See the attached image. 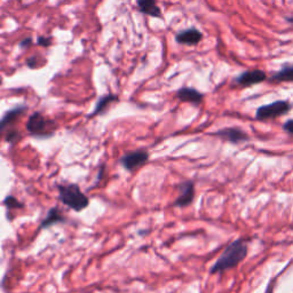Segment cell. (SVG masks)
I'll list each match as a JSON object with an SVG mask.
<instances>
[{"label":"cell","instance_id":"obj_1","mask_svg":"<svg viewBox=\"0 0 293 293\" xmlns=\"http://www.w3.org/2000/svg\"><path fill=\"white\" fill-rule=\"evenodd\" d=\"M247 256V244L244 240H236L223 250L221 256L210 269V274H220L239 266Z\"/></svg>","mask_w":293,"mask_h":293},{"label":"cell","instance_id":"obj_2","mask_svg":"<svg viewBox=\"0 0 293 293\" xmlns=\"http://www.w3.org/2000/svg\"><path fill=\"white\" fill-rule=\"evenodd\" d=\"M58 199L69 209L76 212H81L82 210L87 209L89 205V199L84 192L80 190L78 185H57Z\"/></svg>","mask_w":293,"mask_h":293},{"label":"cell","instance_id":"obj_3","mask_svg":"<svg viewBox=\"0 0 293 293\" xmlns=\"http://www.w3.org/2000/svg\"><path fill=\"white\" fill-rule=\"evenodd\" d=\"M51 123L40 112H33L29 117L27 123V131L29 132L30 135L36 137H50L53 135L52 131H48V125Z\"/></svg>","mask_w":293,"mask_h":293},{"label":"cell","instance_id":"obj_4","mask_svg":"<svg viewBox=\"0 0 293 293\" xmlns=\"http://www.w3.org/2000/svg\"><path fill=\"white\" fill-rule=\"evenodd\" d=\"M289 110H290V105H289L287 101H275L270 103V105L260 107V108L257 110L256 117L257 119L259 120L276 118L278 116L287 113Z\"/></svg>","mask_w":293,"mask_h":293},{"label":"cell","instance_id":"obj_5","mask_svg":"<svg viewBox=\"0 0 293 293\" xmlns=\"http://www.w3.org/2000/svg\"><path fill=\"white\" fill-rule=\"evenodd\" d=\"M148 160H149V153L147 150H134L120 157L119 163L126 171H134L143 166Z\"/></svg>","mask_w":293,"mask_h":293},{"label":"cell","instance_id":"obj_6","mask_svg":"<svg viewBox=\"0 0 293 293\" xmlns=\"http://www.w3.org/2000/svg\"><path fill=\"white\" fill-rule=\"evenodd\" d=\"M179 196L173 203L174 208H186L189 206L195 198V182L192 180H187L181 182L178 186Z\"/></svg>","mask_w":293,"mask_h":293},{"label":"cell","instance_id":"obj_7","mask_svg":"<svg viewBox=\"0 0 293 293\" xmlns=\"http://www.w3.org/2000/svg\"><path fill=\"white\" fill-rule=\"evenodd\" d=\"M210 134L213 136H218L225 141H228L230 143H240L249 140V135L239 127H226V129L219 130L216 132Z\"/></svg>","mask_w":293,"mask_h":293},{"label":"cell","instance_id":"obj_8","mask_svg":"<svg viewBox=\"0 0 293 293\" xmlns=\"http://www.w3.org/2000/svg\"><path fill=\"white\" fill-rule=\"evenodd\" d=\"M203 39V34L199 30L196 29V27H189L187 30L181 31L180 33H178L175 36V41L178 44L182 45H197L201 43Z\"/></svg>","mask_w":293,"mask_h":293},{"label":"cell","instance_id":"obj_9","mask_svg":"<svg viewBox=\"0 0 293 293\" xmlns=\"http://www.w3.org/2000/svg\"><path fill=\"white\" fill-rule=\"evenodd\" d=\"M266 74L261 70L245 71L236 78V82L242 86H252L256 84H260V82L266 80Z\"/></svg>","mask_w":293,"mask_h":293},{"label":"cell","instance_id":"obj_10","mask_svg":"<svg viewBox=\"0 0 293 293\" xmlns=\"http://www.w3.org/2000/svg\"><path fill=\"white\" fill-rule=\"evenodd\" d=\"M177 98L182 102L191 103L194 106H199L204 99V94L192 87H182L177 92Z\"/></svg>","mask_w":293,"mask_h":293},{"label":"cell","instance_id":"obj_11","mask_svg":"<svg viewBox=\"0 0 293 293\" xmlns=\"http://www.w3.org/2000/svg\"><path fill=\"white\" fill-rule=\"evenodd\" d=\"M137 8L139 12L144 14V15L155 17V19H161V10L157 6L156 0H136Z\"/></svg>","mask_w":293,"mask_h":293},{"label":"cell","instance_id":"obj_12","mask_svg":"<svg viewBox=\"0 0 293 293\" xmlns=\"http://www.w3.org/2000/svg\"><path fill=\"white\" fill-rule=\"evenodd\" d=\"M65 221H67V219L64 218L63 214H62L61 210L58 209L57 206H54V208H52L50 211L47 212L46 218H45L43 221L40 222V226H39V228H38V232H40L41 229L48 228V227H51L53 225H56V223L65 222Z\"/></svg>","mask_w":293,"mask_h":293},{"label":"cell","instance_id":"obj_13","mask_svg":"<svg viewBox=\"0 0 293 293\" xmlns=\"http://www.w3.org/2000/svg\"><path fill=\"white\" fill-rule=\"evenodd\" d=\"M117 101H118V96L117 95L108 94V95L102 96V98L99 99L98 103H96L94 111L89 113L87 117L88 118H93V117L98 116V115H100V113H103L105 112V110H107V108H108V106L110 105V103L117 102Z\"/></svg>","mask_w":293,"mask_h":293},{"label":"cell","instance_id":"obj_14","mask_svg":"<svg viewBox=\"0 0 293 293\" xmlns=\"http://www.w3.org/2000/svg\"><path fill=\"white\" fill-rule=\"evenodd\" d=\"M27 109V106H19V107H15V108L8 110V111L3 115L2 119H1V130L2 131L5 130L6 127L9 125V124H12L14 120L17 118V117L23 115V113L26 112Z\"/></svg>","mask_w":293,"mask_h":293},{"label":"cell","instance_id":"obj_15","mask_svg":"<svg viewBox=\"0 0 293 293\" xmlns=\"http://www.w3.org/2000/svg\"><path fill=\"white\" fill-rule=\"evenodd\" d=\"M273 79L277 81H293V67H291V65L284 67L274 76Z\"/></svg>","mask_w":293,"mask_h":293},{"label":"cell","instance_id":"obj_16","mask_svg":"<svg viewBox=\"0 0 293 293\" xmlns=\"http://www.w3.org/2000/svg\"><path fill=\"white\" fill-rule=\"evenodd\" d=\"M3 205L6 206L7 209H23L24 208V204L23 203H21L19 199H16L14 196H7L5 198V201H3Z\"/></svg>","mask_w":293,"mask_h":293},{"label":"cell","instance_id":"obj_17","mask_svg":"<svg viewBox=\"0 0 293 293\" xmlns=\"http://www.w3.org/2000/svg\"><path fill=\"white\" fill-rule=\"evenodd\" d=\"M20 139H21L20 132H17V131H9V132L6 134V141H7V142L15 143Z\"/></svg>","mask_w":293,"mask_h":293},{"label":"cell","instance_id":"obj_18","mask_svg":"<svg viewBox=\"0 0 293 293\" xmlns=\"http://www.w3.org/2000/svg\"><path fill=\"white\" fill-rule=\"evenodd\" d=\"M37 44L43 47H50L52 45V38L51 37H38Z\"/></svg>","mask_w":293,"mask_h":293},{"label":"cell","instance_id":"obj_19","mask_svg":"<svg viewBox=\"0 0 293 293\" xmlns=\"http://www.w3.org/2000/svg\"><path fill=\"white\" fill-rule=\"evenodd\" d=\"M31 45H32V38L31 37H27L26 39H23L21 43L19 44V46L21 48H27V47H30Z\"/></svg>","mask_w":293,"mask_h":293},{"label":"cell","instance_id":"obj_20","mask_svg":"<svg viewBox=\"0 0 293 293\" xmlns=\"http://www.w3.org/2000/svg\"><path fill=\"white\" fill-rule=\"evenodd\" d=\"M27 65L30 69H34L37 67V56H31L27 60Z\"/></svg>","mask_w":293,"mask_h":293},{"label":"cell","instance_id":"obj_21","mask_svg":"<svg viewBox=\"0 0 293 293\" xmlns=\"http://www.w3.org/2000/svg\"><path fill=\"white\" fill-rule=\"evenodd\" d=\"M284 130L287 131L288 133H290L293 135V119L288 120V122L284 124Z\"/></svg>","mask_w":293,"mask_h":293},{"label":"cell","instance_id":"obj_22","mask_svg":"<svg viewBox=\"0 0 293 293\" xmlns=\"http://www.w3.org/2000/svg\"><path fill=\"white\" fill-rule=\"evenodd\" d=\"M103 173H105V165L102 164V166L100 167L99 170V174H98V178H96V184H99L100 180H101L102 177H103Z\"/></svg>","mask_w":293,"mask_h":293},{"label":"cell","instance_id":"obj_23","mask_svg":"<svg viewBox=\"0 0 293 293\" xmlns=\"http://www.w3.org/2000/svg\"><path fill=\"white\" fill-rule=\"evenodd\" d=\"M266 293H273V287H271V285L268 287V290H267Z\"/></svg>","mask_w":293,"mask_h":293}]
</instances>
